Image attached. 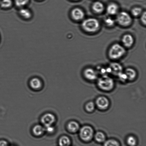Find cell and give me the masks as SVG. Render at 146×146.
I'll return each instance as SVG.
<instances>
[{"instance_id":"cell-8","label":"cell","mask_w":146,"mask_h":146,"mask_svg":"<svg viewBox=\"0 0 146 146\" xmlns=\"http://www.w3.org/2000/svg\"><path fill=\"white\" fill-rule=\"evenodd\" d=\"M18 13L21 18L24 20H29L32 17V11L29 9L26 8V7L19 8Z\"/></svg>"},{"instance_id":"cell-9","label":"cell","mask_w":146,"mask_h":146,"mask_svg":"<svg viewBox=\"0 0 146 146\" xmlns=\"http://www.w3.org/2000/svg\"><path fill=\"white\" fill-rule=\"evenodd\" d=\"M71 15L73 19L75 21H80L84 17V13L83 10L80 8H75L72 10Z\"/></svg>"},{"instance_id":"cell-30","label":"cell","mask_w":146,"mask_h":146,"mask_svg":"<svg viewBox=\"0 0 146 146\" xmlns=\"http://www.w3.org/2000/svg\"><path fill=\"white\" fill-rule=\"evenodd\" d=\"M141 22L144 25H145L146 24V11H144V12L141 14Z\"/></svg>"},{"instance_id":"cell-6","label":"cell","mask_w":146,"mask_h":146,"mask_svg":"<svg viewBox=\"0 0 146 146\" xmlns=\"http://www.w3.org/2000/svg\"><path fill=\"white\" fill-rule=\"evenodd\" d=\"M56 118L53 114L46 113L44 114L41 117V121L44 127L52 125L55 122Z\"/></svg>"},{"instance_id":"cell-28","label":"cell","mask_w":146,"mask_h":146,"mask_svg":"<svg viewBox=\"0 0 146 146\" xmlns=\"http://www.w3.org/2000/svg\"><path fill=\"white\" fill-rule=\"evenodd\" d=\"M45 131L48 133H52L55 131V128L52 125L45 127Z\"/></svg>"},{"instance_id":"cell-12","label":"cell","mask_w":146,"mask_h":146,"mask_svg":"<svg viewBox=\"0 0 146 146\" xmlns=\"http://www.w3.org/2000/svg\"><path fill=\"white\" fill-rule=\"evenodd\" d=\"M119 7L115 3H111L109 4L107 7V12L110 15H114L118 13Z\"/></svg>"},{"instance_id":"cell-31","label":"cell","mask_w":146,"mask_h":146,"mask_svg":"<svg viewBox=\"0 0 146 146\" xmlns=\"http://www.w3.org/2000/svg\"><path fill=\"white\" fill-rule=\"evenodd\" d=\"M0 146H8V144L6 141L1 140L0 141Z\"/></svg>"},{"instance_id":"cell-18","label":"cell","mask_w":146,"mask_h":146,"mask_svg":"<svg viewBox=\"0 0 146 146\" xmlns=\"http://www.w3.org/2000/svg\"><path fill=\"white\" fill-rule=\"evenodd\" d=\"M95 141L98 143H104L106 141V137L104 133L100 132H97L94 136Z\"/></svg>"},{"instance_id":"cell-5","label":"cell","mask_w":146,"mask_h":146,"mask_svg":"<svg viewBox=\"0 0 146 146\" xmlns=\"http://www.w3.org/2000/svg\"><path fill=\"white\" fill-rule=\"evenodd\" d=\"M131 15L125 11H122L117 14L116 21L120 25L127 27L132 22Z\"/></svg>"},{"instance_id":"cell-29","label":"cell","mask_w":146,"mask_h":146,"mask_svg":"<svg viewBox=\"0 0 146 146\" xmlns=\"http://www.w3.org/2000/svg\"><path fill=\"white\" fill-rule=\"evenodd\" d=\"M119 78L121 80V81H125L126 80L128 79L125 73H123L122 72L119 73L118 74Z\"/></svg>"},{"instance_id":"cell-3","label":"cell","mask_w":146,"mask_h":146,"mask_svg":"<svg viewBox=\"0 0 146 146\" xmlns=\"http://www.w3.org/2000/svg\"><path fill=\"white\" fill-rule=\"evenodd\" d=\"M98 87L104 91H109L112 90L114 85L113 80L107 75H104L98 81Z\"/></svg>"},{"instance_id":"cell-24","label":"cell","mask_w":146,"mask_h":146,"mask_svg":"<svg viewBox=\"0 0 146 146\" xmlns=\"http://www.w3.org/2000/svg\"><path fill=\"white\" fill-rule=\"evenodd\" d=\"M29 0H15V4L19 8L25 7L29 2Z\"/></svg>"},{"instance_id":"cell-26","label":"cell","mask_w":146,"mask_h":146,"mask_svg":"<svg viewBox=\"0 0 146 146\" xmlns=\"http://www.w3.org/2000/svg\"><path fill=\"white\" fill-rule=\"evenodd\" d=\"M95 105L93 102L87 103L86 105V109L88 112H92L95 109Z\"/></svg>"},{"instance_id":"cell-1","label":"cell","mask_w":146,"mask_h":146,"mask_svg":"<svg viewBox=\"0 0 146 146\" xmlns=\"http://www.w3.org/2000/svg\"><path fill=\"white\" fill-rule=\"evenodd\" d=\"M81 26L84 31L87 32H95L99 29L100 24L96 19L90 18L83 21Z\"/></svg>"},{"instance_id":"cell-23","label":"cell","mask_w":146,"mask_h":146,"mask_svg":"<svg viewBox=\"0 0 146 146\" xmlns=\"http://www.w3.org/2000/svg\"><path fill=\"white\" fill-rule=\"evenodd\" d=\"M103 146H120L119 143L117 140L110 139L106 140Z\"/></svg>"},{"instance_id":"cell-33","label":"cell","mask_w":146,"mask_h":146,"mask_svg":"<svg viewBox=\"0 0 146 146\" xmlns=\"http://www.w3.org/2000/svg\"><path fill=\"white\" fill-rule=\"evenodd\" d=\"M0 1H1V0H0Z\"/></svg>"},{"instance_id":"cell-16","label":"cell","mask_w":146,"mask_h":146,"mask_svg":"<svg viewBox=\"0 0 146 146\" xmlns=\"http://www.w3.org/2000/svg\"><path fill=\"white\" fill-rule=\"evenodd\" d=\"M45 131V127L40 125H36L33 129V133L36 136L42 135Z\"/></svg>"},{"instance_id":"cell-13","label":"cell","mask_w":146,"mask_h":146,"mask_svg":"<svg viewBox=\"0 0 146 146\" xmlns=\"http://www.w3.org/2000/svg\"><path fill=\"white\" fill-rule=\"evenodd\" d=\"M30 85L33 89L38 90L42 87V82L39 79L35 78H33L30 81Z\"/></svg>"},{"instance_id":"cell-7","label":"cell","mask_w":146,"mask_h":146,"mask_svg":"<svg viewBox=\"0 0 146 146\" xmlns=\"http://www.w3.org/2000/svg\"><path fill=\"white\" fill-rule=\"evenodd\" d=\"M96 104L101 110H105L108 108L110 102L108 99L104 97H100L97 99Z\"/></svg>"},{"instance_id":"cell-2","label":"cell","mask_w":146,"mask_h":146,"mask_svg":"<svg viewBox=\"0 0 146 146\" xmlns=\"http://www.w3.org/2000/svg\"><path fill=\"white\" fill-rule=\"evenodd\" d=\"M126 53L123 46L118 43H115L111 46L108 51V55L111 59H119L122 57Z\"/></svg>"},{"instance_id":"cell-25","label":"cell","mask_w":146,"mask_h":146,"mask_svg":"<svg viewBox=\"0 0 146 146\" xmlns=\"http://www.w3.org/2000/svg\"><path fill=\"white\" fill-rule=\"evenodd\" d=\"M142 13V9L139 7H135L133 8L131 11V13L134 17H137L141 15Z\"/></svg>"},{"instance_id":"cell-11","label":"cell","mask_w":146,"mask_h":146,"mask_svg":"<svg viewBox=\"0 0 146 146\" xmlns=\"http://www.w3.org/2000/svg\"><path fill=\"white\" fill-rule=\"evenodd\" d=\"M84 75L87 79L90 81H94L97 78L96 71L91 68L86 69L84 71Z\"/></svg>"},{"instance_id":"cell-27","label":"cell","mask_w":146,"mask_h":146,"mask_svg":"<svg viewBox=\"0 0 146 146\" xmlns=\"http://www.w3.org/2000/svg\"><path fill=\"white\" fill-rule=\"evenodd\" d=\"M106 25L109 27L113 26L115 24V21L111 17H107L104 20Z\"/></svg>"},{"instance_id":"cell-20","label":"cell","mask_w":146,"mask_h":146,"mask_svg":"<svg viewBox=\"0 0 146 146\" xmlns=\"http://www.w3.org/2000/svg\"><path fill=\"white\" fill-rule=\"evenodd\" d=\"M13 2L11 0H1L0 7L5 9H9L12 7Z\"/></svg>"},{"instance_id":"cell-4","label":"cell","mask_w":146,"mask_h":146,"mask_svg":"<svg viewBox=\"0 0 146 146\" xmlns=\"http://www.w3.org/2000/svg\"><path fill=\"white\" fill-rule=\"evenodd\" d=\"M79 136L83 141L88 142L92 140L94 136V131L89 126H84L80 130Z\"/></svg>"},{"instance_id":"cell-14","label":"cell","mask_w":146,"mask_h":146,"mask_svg":"<svg viewBox=\"0 0 146 146\" xmlns=\"http://www.w3.org/2000/svg\"><path fill=\"white\" fill-rule=\"evenodd\" d=\"M93 11L97 13H100L104 10V5L102 3L99 1H96L93 3L92 6Z\"/></svg>"},{"instance_id":"cell-15","label":"cell","mask_w":146,"mask_h":146,"mask_svg":"<svg viewBox=\"0 0 146 146\" xmlns=\"http://www.w3.org/2000/svg\"><path fill=\"white\" fill-rule=\"evenodd\" d=\"M67 128L70 132L75 133L77 132L79 129L80 125L76 121H71L68 124Z\"/></svg>"},{"instance_id":"cell-21","label":"cell","mask_w":146,"mask_h":146,"mask_svg":"<svg viewBox=\"0 0 146 146\" xmlns=\"http://www.w3.org/2000/svg\"><path fill=\"white\" fill-rule=\"evenodd\" d=\"M111 71L117 73L118 74L122 72L123 68L121 65L117 63H113L111 64Z\"/></svg>"},{"instance_id":"cell-32","label":"cell","mask_w":146,"mask_h":146,"mask_svg":"<svg viewBox=\"0 0 146 146\" xmlns=\"http://www.w3.org/2000/svg\"><path fill=\"white\" fill-rule=\"evenodd\" d=\"M73 1H78V0H73Z\"/></svg>"},{"instance_id":"cell-17","label":"cell","mask_w":146,"mask_h":146,"mask_svg":"<svg viewBox=\"0 0 146 146\" xmlns=\"http://www.w3.org/2000/svg\"><path fill=\"white\" fill-rule=\"evenodd\" d=\"M125 73L128 79L132 81L136 78L137 76L136 71L133 69L128 68L126 69Z\"/></svg>"},{"instance_id":"cell-19","label":"cell","mask_w":146,"mask_h":146,"mask_svg":"<svg viewBox=\"0 0 146 146\" xmlns=\"http://www.w3.org/2000/svg\"><path fill=\"white\" fill-rule=\"evenodd\" d=\"M58 143L60 146H71V140L68 137L64 136L60 138Z\"/></svg>"},{"instance_id":"cell-10","label":"cell","mask_w":146,"mask_h":146,"mask_svg":"<svg viewBox=\"0 0 146 146\" xmlns=\"http://www.w3.org/2000/svg\"><path fill=\"white\" fill-rule=\"evenodd\" d=\"M121 41L124 47L129 48L134 44V37L131 34H126L123 37Z\"/></svg>"},{"instance_id":"cell-22","label":"cell","mask_w":146,"mask_h":146,"mask_svg":"<svg viewBox=\"0 0 146 146\" xmlns=\"http://www.w3.org/2000/svg\"><path fill=\"white\" fill-rule=\"evenodd\" d=\"M126 143L128 146H136L137 144V139L133 136H129L127 139Z\"/></svg>"}]
</instances>
